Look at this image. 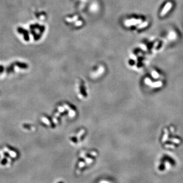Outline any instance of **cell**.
Masks as SVG:
<instances>
[{
  "label": "cell",
  "instance_id": "6da1fadb",
  "mask_svg": "<svg viewBox=\"0 0 183 183\" xmlns=\"http://www.w3.org/2000/svg\"><path fill=\"white\" fill-rule=\"evenodd\" d=\"M171 4L170 2H169V3H168L166 5L165 9L163 10V11H162V13H161V16H164V14H165V13H166L167 11H168L169 10L171 9Z\"/></svg>",
  "mask_w": 183,
  "mask_h": 183
}]
</instances>
